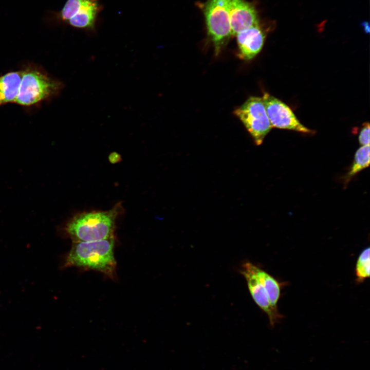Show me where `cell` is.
Here are the masks:
<instances>
[{"mask_svg":"<svg viewBox=\"0 0 370 370\" xmlns=\"http://www.w3.org/2000/svg\"><path fill=\"white\" fill-rule=\"evenodd\" d=\"M369 144L361 146L356 152L349 171L344 177V184L347 185L358 173L369 165Z\"/></svg>","mask_w":370,"mask_h":370,"instance_id":"obj_13","label":"cell"},{"mask_svg":"<svg viewBox=\"0 0 370 370\" xmlns=\"http://www.w3.org/2000/svg\"><path fill=\"white\" fill-rule=\"evenodd\" d=\"M208 38L218 55L232 36L228 10V0H207L200 4Z\"/></svg>","mask_w":370,"mask_h":370,"instance_id":"obj_4","label":"cell"},{"mask_svg":"<svg viewBox=\"0 0 370 370\" xmlns=\"http://www.w3.org/2000/svg\"><path fill=\"white\" fill-rule=\"evenodd\" d=\"M234 114L242 122L255 144H262L272 128L268 119L262 98L250 97L234 110Z\"/></svg>","mask_w":370,"mask_h":370,"instance_id":"obj_5","label":"cell"},{"mask_svg":"<svg viewBox=\"0 0 370 370\" xmlns=\"http://www.w3.org/2000/svg\"><path fill=\"white\" fill-rule=\"evenodd\" d=\"M358 140L359 143L362 145L369 144V124L365 123L359 134Z\"/></svg>","mask_w":370,"mask_h":370,"instance_id":"obj_15","label":"cell"},{"mask_svg":"<svg viewBox=\"0 0 370 370\" xmlns=\"http://www.w3.org/2000/svg\"><path fill=\"white\" fill-rule=\"evenodd\" d=\"M22 71H11L0 77V106L15 103L18 94Z\"/></svg>","mask_w":370,"mask_h":370,"instance_id":"obj_11","label":"cell"},{"mask_svg":"<svg viewBox=\"0 0 370 370\" xmlns=\"http://www.w3.org/2000/svg\"><path fill=\"white\" fill-rule=\"evenodd\" d=\"M228 10L232 36L260 24L254 5L245 0H228Z\"/></svg>","mask_w":370,"mask_h":370,"instance_id":"obj_8","label":"cell"},{"mask_svg":"<svg viewBox=\"0 0 370 370\" xmlns=\"http://www.w3.org/2000/svg\"><path fill=\"white\" fill-rule=\"evenodd\" d=\"M121 203L105 211L84 212L69 219L63 227L72 242H91L114 237L116 220Z\"/></svg>","mask_w":370,"mask_h":370,"instance_id":"obj_1","label":"cell"},{"mask_svg":"<svg viewBox=\"0 0 370 370\" xmlns=\"http://www.w3.org/2000/svg\"><path fill=\"white\" fill-rule=\"evenodd\" d=\"M251 267L256 276L265 287L272 308L275 311H278L277 304L281 293L279 283L271 275L252 263Z\"/></svg>","mask_w":370,"mask_h":370,"instance_id":"obj_12","label":"cell"},{"mask_svg":"<svg viewBox=\"0 0 370 370\" xmlns=\"http://www.w3.org/2000/svg\"><path fill=\"white\" fill-rule=\"evenodd\" d=\"M120 156L117 153H113L109 156V160L113 163H116L120 160Z\"/></svg>","mask_w":370,"mask_h":370,"instance_id":"obj_16","label":"cell"},{"mask_svg":"<svg viewBox=\"0 0 370 370\" xmlns=\"http://www.w3.org/2000/svg\"><path fill=\"white\" fill-rule=\"evenodd\" d=\"M102 8L99 0H67L59 17L75 28L94 32Z\"/></svg>","mask_w":370,"mask_h":370,"instance_id":"obj_6","label":"cell"},{"mask_svg":"<svg viewBox=\"0 0 370 370\" xmlns=\"http://www.w3.org/2000/svg\"><path fill=\"white\" fill-rule=\"evenodd\" d=\"M251 263L244 264L241 273L245 277L251 296L258 306L268 316L270 323L273 326L282 316L279 311H275L272 308L267 292L253 271Z\"/></svg>","mask_w":370,"mask_h":370,"instance_id":"obj_9","label":"cell"},{"mask_svg":"<svg viewBox=\"0 0 370 370\" xmlns=\"http://www.w3.org/2000/svg\"><path fill=\"white\" fill-rule=\"evenodd\" d=\"M369 248H365L360 254L356 266V275L358 282H362L369 276Z\"/></svg>","mask_w":370,"mask_h":370,"instance_id":"obj_14","label":"cell"},{"mask_svg":"<svg viewBox=\"0 0 370 370\" xmlns=\"http://www.w3.org/2000/svg\"><path fill=\"white\" fill-rule=\"evenodd\" d=\"M63 85L39 70L27 68L22 71L19 91L15 103L30 106L57 95Z\"/></svg>","mask_w":370,"mask_h":370,"instance_id":"obj_3","label":"cell"},{"mask_svg":"<svg viewBox=\"0 0 370 370\" xmlns=\"http://www.w3.org/2000/svg\"><path fill=\"white\" fill-rule=\"evenodd\" d=\"M238 57L243 60L254 58L262 50L266 33L260 24L242 31L235 35Z\"/></svg>","mask_w":370,"mask_h":370,"instance_id":"obj_10","label":"cell"},{"mask_svg":"<svg viewBox=\"0 0 370 370\" xmlns=\"http://www.w3.org/2000/svg\"><path fill=\"white\" fill-rule=\"evenodd\" d=\"M114 244L115 237L91 242H74L66 256L64 267L94 270L113 278L116 268Z\"/></svg>","mask_w":370,"mask_h":370,"instance_id":"obj_2","label":"cell"},{"mask_svg":"<svg viewBox=\"0 0 370 370\" xmlns=\"http://www.w3.org/2000/svg\"><path fill=\"white\" fill-rule=\"evenodd\" d=\"M266 111L272 127L289 130L305 134L313 132L303 125L285 103L265 92L262 97Z\"/></svg>","mask_w":370,"mask_h":370,"instance_id":"obj_7","label":"cell"}]
</instances>
